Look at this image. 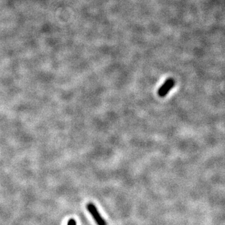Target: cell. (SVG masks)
<instances>
[{"label":"cell","instance_id":"cell-1","mask_svg":"<svg viewBox=\"0 0 225 225\" xmlns=\"http://www.w3.org/2000/svg\"><path fill=\"white\" fill-rule=\"evenodd\" d=\"M86 208L89 213L91 214L92 217L98 225H107L106 221L101 216L96 207L92 203H88L86 205Z\"/></svg>","mask_w":225,"mask_h":225},{"label":"cell","instance_id":"cell-2","mask_svg":"<svg viewBox=\"0 0 225 225\" xmlns=\"http://www.w3.org/2000/svg\"><path fill=\"white\" fill-rule=\"evenodd\" d=\"M174 80L173 78H169L166 80L158 90V95L160 98H164L168 94L174 86Z\"/></svg>","mask_w":225,"mask_h":225},{"label":"cell","instance_id":"cell-3","mask_svg":"<svg viewBox=\"0 0 225 225\" xmlns=\"http://www.w3.org/2000/svg\"><path fill=\"white\" fill-rule=\"evenodd\" d=\"M68 225H77L76 221V220L74 219L71 218V219L69 220V221H68Z\"/></svg>","mask_w":225,"mask_h":225}]
</instances>
